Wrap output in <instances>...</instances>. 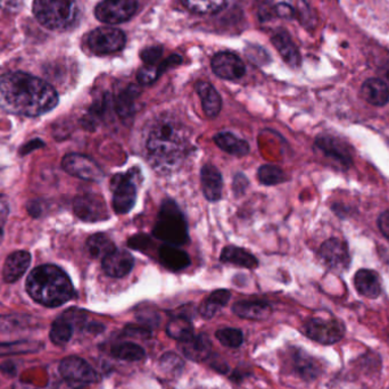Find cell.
Here are the masks:
<instances>
[{"mask_svg":"<svg viewBox=\"0 0 389 389\" xmlns=\"http://www.w3.org/2000/svg\"><path fill=\"white\" fill-rule=\"evenodd\" d=\"M112 355L123 361H140L145 357L144 348L133 343H122L112 348Z\"/></svg>","mask_w":389,"mask_h":389,"instance_id":"33","label":"cell"},{"mask_svg":"<svg viewBox=\"0 0 389 389\" xmlns=\"http://www.w3.org/2000/svg\"><path fill=\"white\" fill-rule=\"evenodd\" d=\"M163 48L161 46H154L148 47L141 51V60H144L147 65H155L159 62V58L162 57Z\"/></svg>","mask_w":389,"mask_h":389,"instance_id":"41","label":"cell"},{"mask_svg":"<svg viewBox=\"0 0 389 389\" xmlns=\"http://www.w3.org/2000/svg\"><path fill=\"white\" fill-rule=\"evenodd\" d=\"M378 227H379L381 234L389 239V211L381 213L378 219Z\"/></svg>","mask_w":389,"mask_h":389,"instance_id":"45","label":"cell"},{"mask_svg":"<svg viewBox=\"0 0 389 389\" xmlns=\"http://www.w3.org/2000/svg\"><path fill=\"white\" fill-rule=\"evenodd\" d=\"M27 291L37 303L56 308L69 302L74 295V288L63 270L46 264L33 270L27 280Z\"/></svg>","mask_w":389,"mask_h":389,"instance_id":"3","label":"cell"},{"mask_svg":"<svg viewBox=\"0 0 389 389\" xmlns=\"http://www.w3.org/2000/svg\"><path fill=\"white\" fill-rule=\"evenodd\" d=\"M159 77H161V74H159L157 66L146 65L143 69L139 70L137 79H138L139 84L148 86V84H154Z\"/></svg>","mask_w":389,"mask_h":389,"instance_id":"40","label":"cell"},{"mask_svg":"<svg viewBox=\"0 0 389 389\" xmlns=\"http://www.w3.org/2000/svg\"><path fill=\"white\" fill-rule=\"evenodd\" d=\"M235 315L249 320H265L272 313L267 303L258 301H242L232 306Z\"/></svg>","mask_w":389,"mask_h":389,"instance_id":"23","label":"cell"},{"mask_svg":"<svg viewBox=\"0 0 389 389\" xmlns=\"http://www.w3.org/2000/svg\"><path fill=\"white\" fill-rule=\"evenodd\" d=\"M9 206L5 197H0V243L3 240L4 227L8 218Z\"/></svg>","mask_w":389,"mask_h":389,"instance_id":"42","label":"cell"},{"mask_svg":"<svg viewBox=\"0 0 389 389\" xmlns=\"http://www.w3.org/2000/svg\"><path fill=\"white\" fill-rule=\"evenodd\" d=\"M33 14L40 25L51 30H65L78 16L75 0H34Z\"/></svg>","mask_w":389,"mask_h":389,"instance_id":"4","label":"cell"},{"mask_svg":"<svg viewBox=\"0 0 389 389\" xmlns=\"http://www.w3.org/2000/svg\"><path fill=\"white\" fill-rule=\"evenodd\" d=\"M150 243L148 237L144 236V235H137V236L130 238L128 245L132 249H135L136 251H143L146 247L147 244Z\"/></svg>","mask_w":389,"mask_h":389,"instance_id":"44","label":"cell"},{"mask_svg":"<svg viewBox=\"0 0 389 389\" xmlns=\"http://www.w3.org/2000/svg\"><path fill=\"white\" fill-rule=\"evenodd\" d=\"M320 258L330 269L341 271L350 264L348 247L344 242L331 238L324 242L320 247Z\"/></svg>","mask_w":389,"mask_h":389,"instance_id":"13","label":"cell"},{"mask_svg":"<svg viewBox=\"0 0 389 389\" xmlns=\"http://www.w3.org/2000/svg\"><path fill=\"white\" fill-rule=\"evenodd\" d=\"M88 46L95 54L107 55L122 51L126 45V34L115 27H98L88 36Z\"/></svg>","mask_w":389,"mask_h":389,"instance_id":"6","label":"cell"},{"mask_svg":"<svg viewBox=\"0 0 389 389\" xmlns=\"http://www.w3.org/2000/svg\"><path fill=\"white\" fill-rule=\"evenodd\" d=\"M363 98L374 106H385L389 103V88L381 79H369L361 88Z\"/></svg>","mask_w":389,"mask_h":389,"instance_id":"21","label":"cell"},{"mask_svg":"<svg viewBox=\"0 0 389 389\" xmlns=\"http://www.w3.org/2000/svg\"><path fill=\"white\" fill-rule=\"evenodd\" d=\"M137 0H103L95 9L99 21L107 25H120L135 15Z\"/></svg>","mask_w":389,"mask_h":389,"instance_id":"7","label":"cell"},{"mask_svg":"<svg viewBox=\"0 0 389 389\" xmlns=\"http://www.w3.org/2000/svg\"><path fill=\"white\" fill-rule=\"evenodd\" d=\"M260 183L265 186H276L286 181V174L276 165H263L258 171Z\"/></svg>","mask_w":389,"mask_h":389,"instance_id":"36","label":"cell"},{"mask_svg":"<svg viewBox=\"0 0 389 389\" xmlns=\"http://www.w3.org/2000/svg\"><path fill=\"white\" fill-rule=\"evenodd\" d=\"M315 145L320 148L327 156H329L331 159L338 161L343 166L348 168L352 165V159H350V153L346 150L344 144H341V141L330 137V136H320L315 140Z\"/></svg>","mask_w":389,"mask_h":389,"instance_id":"19","label":"cell"},{"mask_svg":"<svg viewBox=\"0 0 389 389\" xmlns=\"http://www.w3.org/2000/svg\"><path fill=\"white\" fill-rule=\"evenodd\" d=\"M129 173L117 174L112 179L113 209L117 214H126L135 206L137 201V188Z\"/></svg>","mask_w":389,"mask_h":389,"instance_id":"8","label":"cell"},{"mask_svg":"<svg viewBox=\"0 0 389 389\" xmlns=\"http://www.w3.org/2000/svg\"><path fill=\"white\" fill-rule=\"evenodd\" d=\"M140 95V90L135 84L123 90L122 93L115 99V110L121 117H129L133 112L135 102Z\"/></svg>","mask_w":389,"mask_h":389,"instance_id":"30","label":"cell"},{"mask_svg":"<svg viewBox=\"0 0 389 389\" xmlns=\"http://www.w3.org/2000/svg\"><path fill=\"white\" fill-rule=\"evenodd\" d=\"M231 294L225 289H219L214 293L211 294L210 297L204 301L201 308H199V313L206 319H211L227 305L228 302L230 300Z\"/></svg>","mask_w":389,"mask_h":389,"instance_id":"28","label":"cell"},{"mask_svg":"<svg viewBox=\"0 0 389 389\" xmlns=\"http://www.w3.org/2000/svg\"><path fill=\"white\" fill-rule=\"evenodd\" d=\"M58 104V95L51 84L23 72L0 77V107L8 113L39 117Z\"/></svg>","mask_w":389,"mask_h":389,"instance_id":"1","label":"cell"},{"mask_svg":"<svg viewBox=\"0 0 389 389\" xmlns=\"http://www.w3.org/2000/svg\"><path fill=\"white\" fill-rule=\"evenodd\" d=\"M201 181L203 194L210 202H218L222 197V176L220 171L212 164L204 165L201 170Z\"/></svg>","mask_w":389,"mask_h":389,"instance_id":"17","label":"cell"},{"mask_svg":"<svg viewBox=\"0 0 389 389\" xmlns=\"http://www.w3.org/2000/svg\"><path fill=\"white\" fill-rule=\"evenodd\" d=\"M216 338L222 345L232 348H239L244 341L243 333L234 328H225L216 331Z\"/></svg>","mask_w":389,"mask_h":389,"instance_id":"37","label":"cell"},{"mask_svg":"<svg viewBox=\"0 0 389 389\" xmlns=\"http://www.w3.org/2000/svg\"><path fill=\"white\" fill-rule=\"evenodd\" d=\"M159 261L166 269L173 272L185 270L190 265V258L186 251L178 249L177 246L163 245L159 249Z\"/></svg>","mask_w":389,"mask_h":389,"instance_id":"18","label":"cell"},{"mask_svg":"<svg viewBox=\"0 0 389 389\" xmlns=\"http://www.w3.org/2000/svg\"><path fill=\"white\" fill-rule=\"evenodd\" d=\"M135 258L126 249H115L103 258V269L106 275L113 278H122L131 272Z\"/></svg>","mask_w":389,"mask_h":389,"instance_id":"15","label":"cell"},{"mask_svg":"<svg viewBox=\"0 0 389 389\" xmlns=\"http://www.w3.org/2000/svg\"><path fill=\"white\" fill-rule=\"evenodd\" d=\"M153 234L156 238L163 240L169 245L181 246L188 243L186 220L173 201L166 199L163 202Z\"/></svg>","mask_w":389,"mask_h":389,"instance_id":"5","label":"cell"},{"mask_svg":"<svg viewBox=\"0 0 389 389\" xmlns=\"http://www.w3.org/2000/svg\"><path fill=\"white\" fill-rule=\"evenodd\" d=\"M295 365L298 374L304 378H315L317 376V369L315 367V362L310 357H304L297 354L295 359Z\"/></svg>","mask_w":389,"mask_h":389,"instance_id":"39","label":"cell"},{"mask_svg":"<svg viewBox=\"0 0 389 389\" xmlns=\"http://www.w3.org/2000/svg\"><path fill=\"white\" fill-rule=\"evenodd\" d=\"M181 3L196 14H214L221 11L225 5V0H181Z\"/></svg>","mask_w":389,"mask_h":389,"instance_id":"34","label":"cell"},{"mask_svg":"<svg viewBox=\"0 0 389 389\" xmlns=\"http://www.w3.org/2000/svg\"><path fill=\"white\" fill-rule=\"evenodd\" d=\"M381 75H383V82L389 84V63H387L386 65H383L381 67Z\"/></svg>","mask_w":389,"mask_h":389,"instance_id":"47","label":"cell"},{"mask_svg":"<svg viewBox=\"0 0 389 389\" xmlns=\"http://www.w3.org/2000/svg\"><path fill=\"white\" fill-rule=\"evenodd\" d=\"M275 12H276L279 18H293L294 16H295L294 7L291 6V5H288V4H278V5L275 7Z\"/></svg>","mask_w":389,"mask_h":389,"instance_id":"43","label":"cell"},{"mask_svg":"<svg viewBox=\"0 0 389 389\" xmlns=\"http://www.w3.org/2000/svg\"><path fill=\"white\" fill-rule=\"evenodd\" d=\"M181 350L189 360L194 362H203L210 357L212 344L206 335L194 336L190 341L183 343Z\"/></svg>","mask_w":389,"mask_h":389,"instance_id":"24","label":"cell"},{"mask_svg":"<svg viewBox=\"0 0 389 389\" xmlns=\"http://www.w3.org/2000/svg\"><path fill=\"white\" fill-rule=\"evenodd\" d=\"M220 260L223 263L234 264L245 269H256L258 267V261L254 255L237 246H227L222 251Z\"/></svg>","mask_w":389,"mask_h":389,"instance_id":"26","label":"cell"},{"mask_svg":"<svg viewBox=\"0 0 389 389\" xmlns=\"http://www.w3.org/2000/svg\"><path fill=\"white\" fill-rule=\"evenodd\" d=\"M354 284L359 294L368 298H377L381 293V282L377 273L371 270H360L354 278Z\"/></svg>","mask_w":389,"mask_h":389,"instance_id":"22","label":"cell"},{"mask_svg":"<svg viewBox=\"0 0 389 389\" xmlns=\"http://www.w3.org/2000/svg\"><path fill=\"white\" fill-rule=\"evenodd\" d=\"M73 210L79 219L86 222L105 221L110 218L105 201L99 194H81L73 202Z\"/></svg>","mask_w":389,"mask_h":389,"instance_id":"11","label":"cell"},{"mask_svg":"<svg viewBox=\"0 0 389 389\" xmlns=\"http://www.w3.org/2000/svg\"><path fill=\"white\" fill-rule=\"evenodd\" d=\"M188 136L183 126L165 120L154 126L147 140L150 161L156 168L169 171L179 166L187 152Z\"/></svg>","mask_w":389,"mask_h":389,"instance_id":"2","label":"cell"},{"mask_svg":"<svg viewBox=\"0 0 389 389\" xmlns=\"http://www.w3.org/2000/svg\"><path fill=\"white\" fill-rule=\"evenodd\" d=\"M73 335V326L66 317H60L51 326V341L56 345L69 343Z\"/></svg>","mask_w":389,"mask_h":389,"instance_id":"35","label":"cell"},{"mask_svg":"<svg viewBox=\"0 0 389 389\" xmlns=\"http://www.w3.org/2000/svg\"><path fill=\"white\" fill-rule=\"evenodd\" d=\"M216 144L225 153L237 157H243L249 153V145L244 139L238 138L230 132H220L214 136Z\"/></svg>","mask_w":389,"mask_h":389,"instance_id":"27","label":"cell"},{"mask_svg":"<svg viewBox=\"0 0 389 389\" xmlns=\"http://www.w3.org/2000/svg\"><path fill=\"white\" fill-rule=\"evenodd\" d=\"M271 41H272L273 46L276 47L277 51L280 53L286 63L289 64L293 67L301 65L300 51H298L287 32L277 33L272 37Z\"/></svg>","mask_w":389,"mask_h":389,"instance_id":"25","label":"cell"},{"mask_svg":"<svg viewBox=\"0 0 389 389\" xmlns=\"http://www.w3.org/2000/svg\"><path fill=\"white\" fill-rule=\"evenodd\" d=\"M166 333L171 338L185 343L194 337V327L192 322L185 317H174L166 327Z\"/></svg>","mask_w":389,"mask_h":389,"instance_id":"31","label":"cell"},{"mask_svg":"<svg viewBox=\"0 0 389 389\" xmlns=\"http://www.w3.org/2000/svg\"><path fill=\"white\" fill-rule=\"evenodd\" d=\"M117 247L114 245L111 238L105 234H96L90 237L87 242V251L93 258H104Z\"/></svg>","mask_w":389,"mask_h":389,"instance_id":"29","label":"cell"},{"mask_svg":"<svg viewBox=\"0 0 389 389\" xmlns=\"http://www.w3.org/2000/svg\"><path fill=\"white\" fill-rule=\"evenodd\" d=\"M60 376L70 383H91L99 381L98 374L81 357H65L60 362Z\"/></svg>","mask_w":389,"mask_h":389,"instance_id":"12","label":"cell"},{"mask_svg":"<svg viewBox=\"0 0 389 389\" xmlns=\"http://www.w3.org/2000/svg\"><path fill=\"white\" fill-rule=\"evenodd\" d=\"M64 171L73 177L98 183L104 178L102 169L93 159L82 154H67L62 161Z\"/></svg>","mask_w":389,"mask_h":389,"instance_id":"10","label":"cell"},{"mask_svg":"<svg viewBox=\"0 0 389 389\" xmlns=\"http://www.w3.org/2000/svg\"><path fill=\"white\" fill-rule=\"evenodd\" d=\"M295 3V16L300 20L301 23L305 27H313L315 25V18L312 15L311 9L308 7L305 0H294Z\"/></svg>","mask_w":389,"mask_h":389,"instance_id":"38","label":"cell"},{"mask_svg":"<svg viewBox=\"0 0 389 389\" xmlns=\"http://www.w3.org/2000/svg\"><path fill=\"white\" fill-rule=\"evenodd\" d=\"M196 91L201 98L204 112L209 117H216L219 115L222 107L221 97L212 84L205 81H198L196 84Z\"/></svg>","mask_w":389,"mask_h":389,"instance_id":"20","label":"cell"},{"mask_svg":"<svg viewBox=\"0 0 389 389\" xmlns=\"http://www.w3.org/2000/svg\"><path fill=\"white\" fill-rule=\"evenodd\" d=\"M38 341H20L7 344H0V357L6 355H20V354L36 353L41 348Z\"/></svg>","mask_w":389,"mask_h":389,"instance_id":"32","label":"cell"},{"mask_svg":"<svg viewBox=\"0 0 389 389\" xmlns=\"http://www.w3.org/2000/svg\"><path fill=\"white\" fill-rule=\"evenodd\" d=\"M31 264V255L25 251H14L4 264V280L9 284L18 282L23 277Z\"/></svg>","mask_w":389,"mask_h":389,"instance_id":"16","label":"cell"},{"mask_svg":"<svg viewBox=\"0 0 389 389\" xmlns=\"http://www.w3.org/2000/svg\"><path fill=\"white\" fill-rule=\"evenodd\" d=\"M213 72L225 80H238L246 72L245 64L237 55L231 53H219L213 57Z\"/></svg>","mask_w":389,"mask_h":389,"instance_id":"14","label":"cell"},{"mask_svg":"<svg viewBox=\"0 0 389 389\" xmlns=\"http://www.w3.org/2000/svg\"><path fill=\"white\" fill-rule=\"evenodd\" d=\"M124 333L129 336H143V337H150V331L144 329V328H139L136 326H128L124 330Z\"/></svg>","mask_w":389,"mask_h":389,"instance_id":"46","label":"cell"},{"mask_svg":"<svg viewBox=\"0 0 389 389\" xmlns=\"http://www.w3.org/2000/svg\"><path fill=\"white\" fill-rule=\"evenodd\" d=\"M305 334L308 338L322 345H333L344 337V324L337 320H324L315 317L305 324Z\"/></svg>","mask_w":389,"mask_h":389,"instance_id":"9","label":"cell"}]
</instances>
